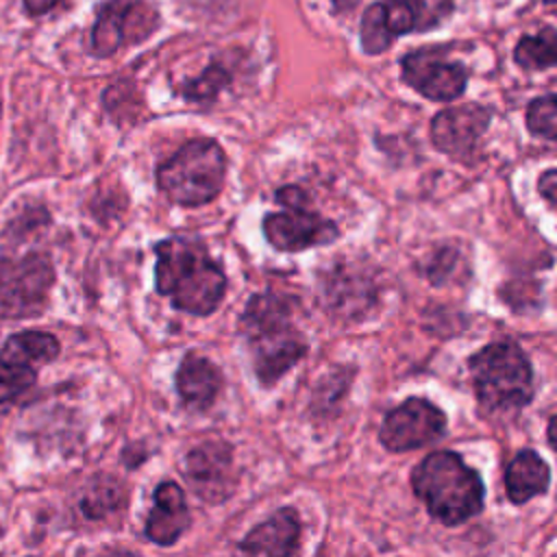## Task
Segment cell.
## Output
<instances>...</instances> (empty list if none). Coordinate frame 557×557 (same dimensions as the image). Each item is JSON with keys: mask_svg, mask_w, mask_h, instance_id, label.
<instances>
[{"mask_svg": "<svg viewBox=\"0 0 557 557\" xmlns=\"http://www.w3.org/2000/svg\"><path fill=\"white\" fill-rule=\"evenodd\" d=\"M154 289L178 311L209 315L226 294V276L198 237L174 235L154 246Z\"/></svg>", "mask_w": 557, "mask_h": 557, "instance_id": "6da1fadb", "label": "cell"}, {"mask_svg": "<svg viewBox=\"0 0 557 557\" xmlns=\"http://www.w3.org/2000/svg\"><path fill=\"white\" fill-rule=\"evenodd\" d=\"M239 326L252 355L255 376L263 387L274 385L307 352V342L294 324V307L278 294H255Z\"/></svg>", "mask_w": 557, "mask_h": 557, "instance_id": "7a4b0ae2", "label": "cell"}, {"mask_svg": "<svg viewBox=\"0 0 557 557\" xmlns=\"http://www.w3.org/2000/svg\"><path fill=\"white\" fill-rule=\"evenodd\" d=\"M413 494L424 503L431 518L446 527H457L481 513L485 485L459 453H429L411 472Z\"/></svg>", "mask_w": 557, "mask_h": 557, "instance_id": "3957f363", "label": "cell"}, {"mask_svg": "<svg viewBox=\"0 0 557 557\" xmlns=\"http://www.w3.org/2000/svg\"><path fill=\"white\" fill-rule=\"evenodd\" d=\"M468 372L485 413L518 411L535 394L531 361L511 339L492 342L476 350L468 359Z\"/></svg>", "mask_w": 557, "mask_h": 557, "instance_id": "277c9868", "label": "cell"}, {"mask_svg": "<svg viewBox=\"0 0 557 557\" xmlns=\"http://www.w3.org/2000/svg\"><path fill=\"white\" fill-rule=\"evenodd\" d=\"M226 157L218 141L200 137L181 146L157 172V187L181 207L211 202L224 185Z\"/></svg>", "mask_w": 557, "mask_h": 557, "instance_id": "5b68a950", "label": "cell"}, {"mask_svg": "<svg viewBox=\"0 0 557 557\" xmlns=\"http://www.w3.org/2000/svg\"><path fill=\"white\" fill-rule=\"evenodd\" d=\"M57 355V337L44 331H22L4 342L0 348V416L35 385L39 366Z\"/></svg>", "mask_w": 557, "mask_h": 557, "instance_id": "8992f818", "label": "cell"}, {"mask_svg": "<svg viewBox=\"0 0 557 557\" xmlns=\"http://www.w3.org/2000/svg\"><path fill=\"white\" fill-rule=\"evenodd\" d=\"M52 263L41 252L0 261V318H30L41 313L50 285Z\"/></svg>", "mask_w": 557, "mask_h": 557, "instance_id": "52a82bcc", "label": "cell"}, {"mask_svg": "<svg viewBox=\"0 0 557 557\" xmlns=\"http://www.w3.org/2000/svg\"><path fill=\"white\" fill-rule=\"evenodd\" d=\"M159 26V13L146 0H109L100 7L91 28L94 57H111L126 44L148 39Z\"/></svg>", "mask_w": 557, "mask_h": 557, "instance_id": "ba28073f", "label": "cell"}, {"mask_svg": "<svg viewBox=\"0 0 557 557\" xmlns=\"http://www.w3.org/2000/svg\"><path fill=\"white\" fill-rule=\"evenodd\" d=\"M446 431V413L426 398L409 396L383 418L379 440L389 453H407L433 444Z\"/></svg>", "mask_w": 557, "mask_h": 557, "instance_id": "9c48e42d", "label": "cell"}, {"mask_svg": "<svg viewBox=\"0 0 557 557\" xmlns=\"http://www.w3.org/2000/svg\"><path fill=\"white\" fill-rule=\"evenodd\" d=\"M446 48H424L403 57V81L420 96L435 102H450L466 91L468 70L444 59Z\"/></svg>", "mask_w": 557, "mask_h": 557, "instance_id": "30bf717a", "label": "cell"}, {"mask_svg": "<svg viewBox=\"0 0 557 557\" xmlns=\"http://www.w3.org/2000/svg\"><path fill=\"white\" fill-rule=\"evenodd\" d=\"M261 226L268 244L283 252H300L305 248L331 244L339 237L337 224L322 218L311 207L268 213Z\"/></svg>", "mask_w": 557, "mask_h": 557, "instance_id": "8fae6325", "label": "cell"}, {"mask_svg": "<svg viewBox=\"0 0 557 557\" xmlns=\"http://www.w3.org/2000/svg\"><path fill=\"white\" fill-rule=\"evenodd\" d=\"M185 479L207 503H220L235 487L233 448L222 440H207L194 446L185 457Z\"/></svg>", "mask_w": 557, "mask_h": 557, "instance_id": "7c38bea8", "label": "cell"}, {"mask_svg": "<svg viewBox=\"0 0 557 557\" xmlns=\"http://www.w3.org/2000/svg\"><path fill=\"white\" fill-rule=\"evenodd\" d=\"M492 122V111L483 104L468 102L448 107L431 120V141L450 157L470 154Z\"/></svg>", "mask_w": 557, "mask_h": 557, "instance_id": "4fadbf2b", "label": "cell"}, {"mask_svg": "<svg viewBox=\"0 0 557 557\" xmlns=\"http://www.w3.org/2000/svg\"><path fill=\"white\" fill-rule=\"evenodd\" d=\"M300 540V518L294 507H281L252 527L239 542L246 557H292Z\"/></svg>", "mask_w": 557, "mask_h": 557, "instance_id": "5bb4252c", "label": "cell"}, {"mask_svg": "<svg viewBox=\"0 0 557 557\" xmlns=\"http://www.w3.org/2000/svg\"><path fill=\"white\" fill-rule=\"evenodd\" d=\"M152 509L146 518V535L159 546L174 544L189 527L185 492L174 481H163L152 494Z\"/></svg>", "mask_w": 557, "mask_h": 557, "instance_id": "9a60e30c", "label": "cell"}, {"mask_svg": "<svg viewBox=\"0 0 557 557\" xmlns=\"http://www.w3.org/2000/svg\"><path fill=\"white\" fill-rule=\"evenodd\" d=\"M222 387V374L213 361L196 352H187L176 370V392L185 407L205 411L213 405Z\"/></svg>", "mask_w": 557, "mask_h": 557, "instance_id": "2e32d148", "label": "cell"}, {"mask_svg": "<svg viewBox=\"0 0 557 557\" xmlns=\"http://www.w3.org/2000/svg\"><path fill=\"white\" fill-rule=\"evenodd\" d=\"M505 490L513 505H524L533 496L546 494L550 485L548 463L531 448L518 450L505 468Z\"/></svg>", "mask_w": 557, "mask_h": 557, "instance_id": "e0dca14e", "label": "cell"}, {"mask_svg": "<svg viewBox=\"0 0 557 557\" xmlns=\"http://www.w3.org/2000/svg\"><path fill=\"white\" fill-rule=\"evenodd\" d=\"M513 61L524 70H546L557 61V35L553 26H546L537 35L522 37L513 48Z\"/></svg>", "mask_w": 557, "mask_h": 557, "instance_id": "ac0fdd59", "label": "cell"}, {"mask_svg": "<svg viewBox=\"0 0 557 557\" xmlns=\"http://www.w3.org/2000/svg\"><path fill=\"white\" fill-rule=\"evenodd\" d=\"M359 39H361V50L366 54H381L387 50L394 41L392 33L387 30L385 17H383V7L381 0L372 2L363 15H361V26H359Z\"/></svg>", "mask_w": 557, "mask_h": 557, "instance_id": "d6986e66", "label": "cell"}, {"mask_svg": "<svg viewBox=\"0 0 557 557\" xmlns=\"http://www.w3.org/2000/svg\"><path fill=\"white\" fill-rule=\"evenodd\" d=\"M231 83L228 72L222 65H209L198 76L189 78L183 87V96L191 102L213 100Z\"/></svg>", "mask_w": 557, "mask_h": 557, "instance_id": "ffe728a7", "label": "cell"}, {"mask_svg": "<svg viewBox=\"0 0 557 557\" xmlns=\"http://www.w3.org/2000/svg\"><path fill=\"white\" fill-rule=\"evenodd\" d=\"M527 128L542 139H555L557 135V98L555 94L540 96L527 107Z\"/></svg>", "mask_w": 557, "mask_h": 557, "instance_id": "44dd1931", "label": "cell"}, {"mask_svg": "<svg viewBox=\"0 0 557 557\" xmlns=\"http://www.w3.org/2000/svg\"><path fill=\"white\" fill-rule=\"evenodd\" d=\"M413 13V30L426 33L437 28L450 13L453 0H407Z\"/></svg>", "mask_w": 557, "mask_h": 557, "instance_id": "7402d4cb", "label": "cell"}, {"mask_svg": "<svg viewBox=\"0 0 557 557\" xmlns=\"http://www.w3.org/2000/svg\"><path fill=\"white\" fill-rule=\"evenodd\" d=\"M383 17L387 24V30L396 39L398 35H407L413 30V13L407 0H381Z\"/></svg>", "mask_w": 557, "mask_h": 557, "instance_id": "603a6c76", "label": "cell"}, {"mask_svg": "<svg viewBox=\"0 0 557 557\" xmlns=\"http://www.w3.org/2000/svg\"><path fill=\"white\" fill-rule=\"evenodd\" d=\"M117 496H120V487H117V485H113V487L98 485V487H94V490L85 496L83 509H85L87 516L100 518V516H104L111 507H117V503H120Z\"/></svg>", "mask_w": 557, "mask_h": 557, "instance_id": "cb8c5ba5", "label": "cell"}, {"mask_svg": "<svg viewBox=\"0 0 557 557\" xmlns=\"http://www.w3.org/2000/svg\"><path fill=\"white\" fill-rule=\"evenodd\" d=\"M276 202H281L285 209H305L309 207V196L296 185H285L276 191Z\"/></svg>", "mask_w": 557, "mask_h": 557, "instance_id": "d4e9b609", "label": "cell"}, {"mask_svg": "<svg viewBox=\"0 0 557 557\" xmlns=\"http://www.w3.org/2000/svg\"><path fill=\"white\" fill-rule=\"evenodd\" d=\"M537 189H540V194L544 196V200H546L548 205H555V200H557V170H555V168H548V170L540 176Z\"/></svg>", "mask_w": 557, "mask_h": 557, "instance_id": "484cf974", "label": "cell"}, {"mask_svg": "<svg viewBox=\"0 0 557 557\" xmlns=\"http://www.w3.org/2000/svg\"><path fill=\"white\" fill-rule=\"evenodd\" d=\"M22 2H24V11L28 15H44L61 0H22Z\"/></svg>", "mask_w": 557, "mask_h": 557, "instance_id": "4316f807", "label": "cell"}, {"mask_svg": "<svg viewBox=\"0 0 557 557\" xmlns=\"http://www.w3.org/2000/svg\"><path fill=\"white\" fill-rule=\"evenodd\" d=\"M544 2H546L548 7H553V4H555V0H544Z\"/></svg>", "mask_w": 557, "mask_h": 557, "instance_id": "83f0119b", "label": "cell"}]
</instances>
